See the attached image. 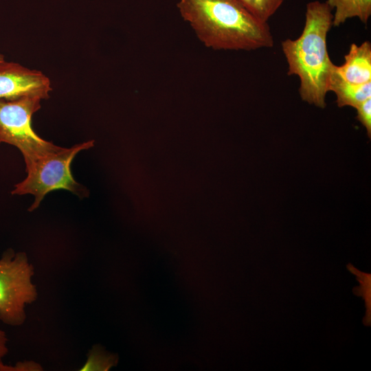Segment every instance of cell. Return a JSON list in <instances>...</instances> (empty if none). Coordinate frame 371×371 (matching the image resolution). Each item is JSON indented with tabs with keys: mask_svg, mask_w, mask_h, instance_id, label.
<instances>
[{
	"mask_svg": "<svg viewBox=\"0 0 371 371\" xmlns=\"http://www.w3.org/2000/svg\"><path fill=\"white\" fill-rule=\"evenodd\" d=\"M256 19L262 23L269 19L280 8L284 0H238Z\"/></svg>",
	"mask_w": 371,
	"mask_h": 371,
	"instance_id": "10",
	"label": "cell"
},
{
	"mask_svg": "<svg viewBox=\"0 0 371 371\" xmlns=\"http://www.w3.org/2000/svg\"><path fill=\"white\" fill-rule=\"evenodd\" d=\"M333 19V10L326 1H311L306 4L302 34L296 39L282 42L288 75L300 78L302 100L322 109L326 106V96L334 65L327 50V35Z\"/></svg>",
	"mask_w": 371,
	"mask_h": 371,
	"instance_id": "2",
	"label": "cell"
},
{
	"mask_svg": "<svg viewBox=\"0 0 371 371\" xmlns=\"http://www.w3.org/2000/svg\"><path fill=\"white\" fill-rule=\"evenodd\" d=\"M177 8L207 48L251 51L273 45L268 23L258 21L238 0H178Z\"/></svg>",
	"mask_w": 371,
	"mask_h": 371,
	"instance_id": "1",
	"label": "cell"
},
{
	"mask_svg": "<svg viewBox=\"0 0 371 371\" xmlns=\"http://www.w3.org/2000/svg\"><path fill=\"white\" fill-rule=\"evenodd\" d=\"M7 337L4 331L0 329V371H9L10 366H6L3 363V358L8 352L6 346Z\"/></svg>",
	"mask_w": 371,
	"mask_h": 371,
	"instance_id": "13",
	"label": "cell"
},
{
	"mask_svg": "<svg viewBox=\"0 0 371 371\" xmlns=\"http://www.w3.org/2000/svg\"><path fill=\"white\" fill-rule=\"evenodd\" d=\"M93 141L78 144L71 148L56 146L25 164L27 177L15 185L12 194H31L34 201L29 210L36 209L49 192L64 189L79 196L86 195V189L74 179L71 164L81 150L93 146Z\"/></svg>",
	"mask_w": 371,
	"mask_h": 371,
	"instance_id": "3",
	"label": "cell"
},
{
	"mask_svg": "<svg viewBox=\"0 0 371 371\" xmlns=\"http://www.w3.org/2000/svg\"><path fill=\"white\" fill-rule=\"evenodd\" d=\"M4 56L0 54V62L4 61Z\"/></svg>",
	"mask_w": 371,
	"mask_h": 371,
	"instance_id": "14",
	"label": "cell"
},
{
	"mask_svg": "<svg viewBox=\"0 0 371 371\" xmlns=\"http://www.w3.org/2000/svg\"><path fill=\"white\" fill-rule=\"evenodd\" d=\"M343 65H335V71L345 80L355 84L371 82V43L351 44Z\"/></svg>",
	"mask_w": 371,
	"mask_h": 371,
	"instance_id": "7",
	"label": "cell"
},
{
	"mask_svg": "<svg viewBox=\"0 0 371 371\" xmlns=\"http://www.w3.org/2000/svg\"><path fill=\"white\" fill-rule=\"evenodd\" d=\"M328 91L335 93L339 107L355 108L366 100L371 98V82L355 84L344 80L335 70V64L329 78Z\"/></svg>",
	"mask_w": 371,
	"mask_h": 371,
	"instance_id": "8",
	"label": "cell"
},
{
	"mask_svg": "<svg viewBox=\"0 0 371 371\" xmlns=\"http://www.w3.org/2000/svg\"><path fill=\"white\" fill-rule=\"evenodd\" d=\"M41 100L30 95L0 99V144L16 147L25 164L57 146L38 136L32 126V115L41 109Z\"/></svg>",
	"mask_w": 371,
	"mask_h": 371,
	"instance_id": "5",
	"label": "cell"
},
{
	"mask_svg": "<svg viewBox=\"0 0 371 371\" xmlns=\"http://www.w3.org/2000/svg\"><path fill=\"white\" fill-rule=\"evenodd\" d=\"M34 269L24 252L12 249L0 259V320L7 325L20 326L25 320V307L37 297L32 282Z\"/></svg>",
	"mask_w": 371,
	"mask_h": 371,
	"instance_id": "4",
	"label": "cell"
},
{
	"mask_svg": "<svg viewBox=\"0 0 371 371\" xmlns=\"http://www.w3.org/2000/svg\"><path fill=\"white\" fill-rule=\"evenodd\" d=\"M52 90L47 76L12 62H0V99L12 100L23 96L47 99Z\"/></svg>",
	"mask_w": 371,
	"mask_h": 371,
	"instance_id": "6",
	"label": "cell"
},
{
	"mask_svg": "<svg viewBox=\"0 0 371 371\" xmlns=\"http://www.w3.org/2000/svg\"><path fill=\"white\" fill-rule=\"evenodd\" d=\"M117 361V357L103 350L101 347L94 346L90 350L88 359L80 371H107L115 366Z\"/></svg>",
	"mask_w": 371,
	"mask_h": 371,
	"instance_id": "11",
	"label": "cell"
},
{
	"mask_svg": "<svg viewBox=\"0 0 371 371\" xmlns=\"http://www.w3.org/2000/svg\"><path fill=\"white\" fill-rule=\"evenodd\" d=\"M334 10L333 26L338 27L351 18L367 23L371 16V0H326Z\"/></svg>",
	"mask_w": 371,
	"mask_h": 371,
	"instance_id": "9",
	"label": "cell"
},
{
	"mask_svg": "<svg viewBox=\"0 0 371 371\" xmlns=\"http://www.w3.org/2000/svg\"><path fill=\"white\" fill-rule=\"evenodd\" d=\"M357 120L364 126L368 137H371V98L366 100L355 108Z\"/></svg>",
	"mask_w": 371,
	"mask_h": 371,
	"instance_id": "12",
	"label": "cell"
}]
</instances>
